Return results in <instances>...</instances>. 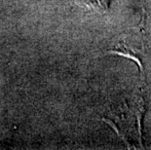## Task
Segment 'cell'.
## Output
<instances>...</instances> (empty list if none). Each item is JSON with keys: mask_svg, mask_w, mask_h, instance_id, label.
Segmentation results:
<instances>
[{"mask_svg": "<svg viewBox=\"0 0 151 150\" xmlns=\"http://www.w3.org/2000/svg\"><path fill=\"white\" fill-rule=\"evenodd\" d=\"M79 1L94 10L101 12L107 10L110 0H79Z\"/></svg>", "mask_w": 151, "mask_h": 150, "instance_id": "cell-1", "label": "cell"}]
</instances>
